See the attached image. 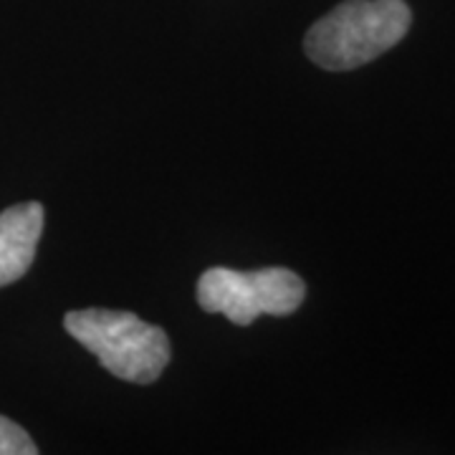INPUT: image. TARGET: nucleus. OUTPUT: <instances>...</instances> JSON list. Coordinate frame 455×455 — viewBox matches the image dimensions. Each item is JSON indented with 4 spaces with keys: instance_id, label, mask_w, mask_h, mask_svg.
<instances>
[{
    "instance_id": "20e7f679",
    "label": "nucleus",
    "mask_w": 455,
    "mask_h": 455,
    "mask_svg": "<svg viewBox=\"0 0 455 455\" xmlns=\"http://www.w3.org/2000/svg\"><path fill=\"white\" fill-rule=\"evenodd\" d=\"M44 205L33 200L0 212V289L28 274L44 233Z\"/></svg>"
},
{
    "instance_id": "f257e3e1",
    "label": "nucleus",
    "mask_w": 455,
    "mask_h": 455,
    "mask_svg": "<svg viewBox=\"0 0 455 455\" xmlns=\"http://www.w3.org/2000/svg\"><path fill=\"white\" fill-rule=\"evenodd\" d=\"M410 23L405 0H344L311 26L304 49L326 71H352L395 49Z\"/></svg>"
},
{
    "instance_id": "39448f33",
    "label": "nucleus",
    "mask_w": 455,
    "mask_h": 455,
    "mask_svg": "<svg viewBox=\"0 0 455 455\" xmlns=\"http://www.w3.org/2000/svg\"><path fill=\"white\" fill-rule=\"evenodd\" d=\"M38 448L31 440V435L13 423L11 418L0 415V455H36Z\"/></svg>"
},
{
    "instance_id": "f03ea898",
    "label": "nucleus",
    "mask_w": 455,
    "mask_h": 455,
    "mask_svg": "<svg viewBox=\"0 0 455 455\" xmlns=\"http://www.w3.org/2000/svg\"><path fill=\"white\" fill-rule=\"evenodd\" d=\"M64 329L99 359L107 372L134 385L155 382L172 357L164 329L147 324L132 311H68Z\"/></svg>"
},
{
    "instance_id": "7ed1b4c3",
    "label": "nucleus",
    "mask_w": 455,
    "mask_h": 455,
    "mask_svg": "<svg viewBox=\"0 0 455 455\" xmlns=\"http://www.w3.org/2000/svg\"><path fill=\"white\" fill-rule=\"evenodd\" d=\"M307 283L289 268L233 271L215 266L197 281V304L211 314H223L233 324L248 326L259 316H289L304 304Z\"/></svg>"
}]
</instances>
